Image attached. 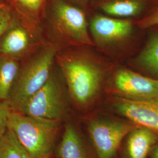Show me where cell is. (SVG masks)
<instances>
[{
  "instance_id": "obj_1",
  "label": "cell",
  "mask_w": 158,
  "mask_h": 158,
  "mask_svg": "<svg viewBox=\"0 0 158 158\" xmlns=\"http://www.w3.org/2000/svg\"><path fill=\"white\" fill-rule=\"evenodd\" d=\"M56 64L75 106L87 110L96 104L102 93H107L116 64L93 46H83L59 50Z\"/></svg>"
},
{
  "instance_id": "obj_2",
  "label": "cell",
  "mask_w": 158,
  "mask_h": 158,
  "mask_svg": "<svg viewBox=\"0 0 158 158\" xmlns=\"http://www.w3.org/2000/svg\"><path fill=\"white\" fill-rule=\"evenodd\" d=\"M89 27L93 46L116 64H125L140 51L146 30L135 21L110 17L90 10Z\"/></svg>"
},
{
  "instance_id": "obj_3",
  "label": "cell",
  "mask_w": 158,
  "mask_h": 158,
  "mask_svg": "<svg viewBox=\"0 0 158 158\" xmlns=\"http://www.w3.org/2000/svg\"><path fill=\"white\" fill-rule=\"evenodd\" d=\"M42 17L51 42L59 50L93 46L88 12L68 0H47Z\"/></svg>"
},
{
  "instance_id": "obj_4",
  "label": "cell",
  "mask_w": 158,
  "mask_h": 158,
  "mask_svg": "<svg viewBox=\"0 0 158 158\" xmlns=\"http://www.w3.org/2000/svg\"><path fill=\"white\" fill-rule=\"evenodd\" d=\"M59 51L57 46L45 41L20 66L7 100L12 110L16 111L47 82L55 66Z\"/></svg>"
},
{
  "instance_id": "obj_5",
  "label": "cell",
  "mask_w": 158,
  "mask_h": 158,
  "mask_svg": "<svg viewBox=\"0 0 158 158\" xmlns=\"http://www.w3.org/2000/svg\"><path fill=\"white\" fill-rule=\"evenodd\" d=\"M8 129L32 158L50 156L60 128V121L29 116L12 110Z\"/></svg>"
},
{
  "instance_id": "obj_6",
  "label": "cell",
  "mask_w": 158,
  "mask_h": 158,
  "mask_svg": "<svg viewBox=\"0 0 158 158\" xmlns=\"http://www.w3.org/2000/svg\"><path fill=\"white\" fill-rule=\"evenodd\" d=\"M64 79L56 64L44 85L15 111L32 117L60 121L64 117L68 102Z\"/></svg>"
},
{
  "instance_id": "obj_7",
  "label": "cell",
  "mask_w": 158,
  "mask_h": 158,
  "mask_svg": "<svg viewBox=\"0 0 158 158\" xmlns=\"http://www.w3.org/2000/svg\"><path fill=\"white\" fill-rule=\"evenodd\" d=\"M108 96L131 100H158V79L125 64H115L107 89Z\"/></svg>"
},
{
  "instance_id": "obj_8",
  "label": "cell",
  "mask_w": 158,
  "mask_h": 158,
  "mask_svg": "<svg viewBox=\"0 0 158 158\" xmlns=\"http://www.w3.org/2000/svg\"><path fill=\"white\" fill-rule=\"evenodd\" d=\"M138 125L131 121L96 118L91 120L88 131L98 158H113L123 139Z\"/></svg>"
},
{
  "instance_id": "obj_9",
  "label": "cell",
  "mask_w": 158,
  "mask_h": 158,
  "mask_svg": "<svg viewBox=\"0 0 158 158\" xmlns=\"http://www.w3.org/2000/svg\"><path fill=\"white\" fill-rule=\"evenodd\" d=\"M106 104L134 124L158 132V100H131L108 96Z\"/></svg>"
},
{
  "instance_id": "obj_10",
  "label": "cell",
  "mask_w": 158,
  "mask_h": 158,
  "mask_svg": "<svg viewBox=\"0 0 158 158\" xmlns=\"http://www.w3.org/2000/svg\"><path fill=\"white\" fill-rule=\"evenodd\" d=\"M158 4V0H91L90 10L110 17L138 21Z\"/></svg>"
},
{
  "instance_id": "obj_11",
  "label": "cell",
  "mask_w": 158,
  "mask_h": 158,
  "mask_svg": "<svg viewBox=\"0 0 158 158\" xmlns=\"http://www.w3.org/2000/svg\"><path fill=\"white\" fill-rule=\"evenodd\" d=\"M11 23L0 37V54L18 60L31 48L33 39L30 32L21 21L15 8Z\"/></svg>"
},
{
  "instance_id": "obj_12",
  "label": "cell",
  "mask_w": 158,
  "mask_h": 158,
  "mask_svg": "<svg viewBox=\"0 0 158 158\" xmlns=\"http://www.w3.org/2000/svg\"><path fill=\"white\" fill-rule=\"evenodd\" d=\"M125 65L158 79V26L146 29L145 39L140 51Z\"/></svg>"
},
{
  "instance_id": "obj_13",
  "label": "cell",
  "mask_w": 158,
  "mask_h": 158,
  "mask_svg": "<svg viewBox=\"0 0 158 158\" xmlns=\"http://www.w3.org/2000/svg\"><path fill=\"white\" fill-rule=\"evenodd\" d=\"M127 136L126 151L128 158H147L158 142L157 132L141 126H137Z\"/></svg>"
},
{
  "instance_id": "obj_14",
  "label": "cell",
  "mask_w": 158,
  "mask_h": 158,
  "mask_svg": "<svg viewBox=\"0 0 158 158\" xmlns=\"http://www.w3.org/2000/svg\"><path fill=\"white\" fill-rule=\"evenodd\" d=\"M58 154L60 158H89L80 136L72 124L65 127Z\"/></svg>"
},
{
  "instance_id": "obj_15",
  "label": "cell",
  "mask_w": 158,
  "mask_h": 158,
  "mask_svg": "<svg viewBox=\"0 0 158 158\" xmlns=\"http://www.w3.org/2000/svg\"><path fill=\"white\" fill-rule=\"evenodd\" d=\"M19 67L17 60L0 54V101H7Z\"/></svg>"
},
{
  "instance_id": "obj_16",
  "label": "cell",
  "mask_w": 158,
  "mask_h": 158,
  "mask_svg": "<svg viewBox=\"0 0 158 158\" xmlns=\"http://www.w3.org/2000/svg\"><path fill=\"white\" fill-rule=\"evenodd\" d=\"M0 158H32L9 129L0 139Z\"/></svg>"
},
{
  "instance_id": "obj_17",
  "label": "cell",
  "mask_w": 158,
  "mask_h": 158,
  "mask_svg": "<svg viewBox=\"0 0 158 158\" xmlns=\"http://www.w3.org/2000/svg\"><path fill=\"white\" fill-rule=\"evenodd\" d=\"M17 11L27 16L38 18L42 17L47 0H10Z\"/></svg>"
},
{
  "instance_id": "obj_18",
  "label": "cell",
  "mask_w": 158,
  "mask_h": 158,
  "mask_svg": "<svg viewBox=\"0 0 158 158\" xmlns=\"http://www.w3.org/2000/svg\"><path fill=\"white\" fill-rule=\"evenodd\" d=\"M14 14L15 10L11 5L5 4L0 6V37L11 23Z\"/></svg>"
},
{
  "instance_id": "obj_19",
  "label": "cell",
  "mask_w": 158,
  "mask_h": 158,
  "mask_svg": "<svg viewBox=\"0 0 158 158\" xmlns=\"http://www.w3.org/2000/svg\"><path fill=\"white\" fill-rule=\"evenodd\" d=\"M12 109L7 101H0V139L8 129V125Z\"/></svg>"
},
{
  "instance_id": "obj_20",
  "label": "cell",
  "mask_w": 158,
  "mask_h": 158,
  "mask_svg": "<svg viewBox=\"0 0 158 158\" xmlns=\"http://www.w3.org/2000/svg\"><path fill=\"white\" fill-rule=\"evenodd\" d=\"M136 23L141 28L145 30L158 26V4L147 17Z\"/></svg>"
},
{
  "instance_id": "obj_21",
  "label": "cell",
  "mask_w": 158,
  "mask_h": 158,
  "mask_svg": "<svg viewBox=\"0 0 158 158\" xmlns=\"http://www.w3.org/2000/svg\"><path fill=\"white\" fill-rule=\"evenodd\" d=\"M68 1L78 6L89 12L90 11L91 0H68Z\"/></svg>"
},
{
  "instance_id": "obj_22",
  "label": "cell",
  "mask_w": 158,
  "mask_h": 158,
  "mask_svg": "<svg viewBox=\"0 0 158 158\" xmlns=\"http://www.w3.org/2000/svg\"><path fill=\"white\" fill-rule=\"evenodd\" d=\"M151 156L152 158H158V143L153 148L151 151Z\"/></svg>"
},
{
  "instance_id": "obj_23",
  "label": "cell",
  "mask_w": 158,
  "mask_h": 158,
  "mask_svg": "<svg viewBox=\"0 0 158 158\" xmlns=\"http://www.w3.org/2000/svg\"><path fill=\"white\" fill-rule=\"evenodd\" d=\"M6 1H7V0H0V6L3 5V4H8V3L6 2Z\"/></svg>"
},
{
  "instance_id": "obj_24",
  "label": "cell",
  "mask_w": 158,
  "mask_h": 158,
  "mask_svg": "<svg viewBox=\"0 0 158 158\" xmlns=\"http://www.w3.org/2000/svg\"><path fill=\"white\" fill-rule=\"evenodd\" d=\"M50 158V156H46L45 158Z\"/></svg>"
}]
</instances>
